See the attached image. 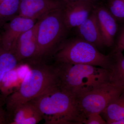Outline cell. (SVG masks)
<instances>
[{
	"label": "cell",
	"mask_w": 124,
	"mask_h": 124,
	"mask_svg": "<svg viewBox=\"0 0 124 124\" xmlns=\"http://www.w3.org/2000/svg\"><path fill=\"white\" fill-rule=\"evenodd\" d=\"M55 62L88 64L110 69L112 55H104L81 38L65 40L53 55Z\"/></svg>",
	"instance_id": "cell-4"
},
{
	"label": "cell",
	"mask_w": 124,
	"mask_h": 124,
	"mask_svg": "<svg viewBox=\"0 0 124 124\" xmlns=\"http://www.w3.org/2000/svg\"><path fill=\"white\" fill-rule=\"evenodd\" d=\"M58 85L77 100L94 89L110 83V71L88 64L55 62Z\"/></svg>",
	"instance_id": "cell-1"
},
{
	"label": "cell",
	"mask_w": 124,
	"mask_h": 124,
	"mask_svg": "<svg viewBox=\"0 0 124 124\" xmlns=\"http://www.w3.org/2000/svg\"><path fill=\"white\" fill-rule=\"evenodd\" d=\"M40 111L46 124H82L77 100L58 85L31 100Z\"/></svg>",
	"instance_id": "cell-2"
},
{
	"label": "cell",
	"mask_w": 124,
	"mask_h": 124,
	"mask_svg": "<svg viewBox=\"0 0 124 124\" xmlns=\"http://www.w3.org/2000/svg\"><path fill=\"white\" fill-rule=\"evenodd\" d=\"M108 10L116 20H124V0H110Z\"/></svg>",
	"instance_id": "cell-18"
},
{
	"label": "cell",
	"mask_w": 124,
	"mask_h": 124,
	"mask_svg": "<svg viewBox=\"0 0 124 124\" xmlns=\"http://www.w3.org/2000/svg\"><path fill=\"white\" fill-rule=\"evenodd\" d=\"M6 111L7 124H36L43 119L41 113L31 101Z\"/></svg>",
	"instance_id": "cell-11"
},
{
	"label": "cell",
	"mask_w": 124,
	"mask_h": 124,
	"mask_svg": "<svg viewBox=\"0 0 124 124\" xmlns=\"http://www.w3.org/2000/svg\"><path fill=\"white\" fill-rule=\"evenodd\" d=\"M77 28L80 38L97 49L105 46L94 8L88 18Z\"/></svg>",
	"instance_id": "cell-13"
},
{
	"label": "cell",
	"mask_w": 124,
	"mask_h": 124,
	"mask_svg": "<svg viewBox=\"0 0 124 124\" xmlns=\"http://www.w3.org/2000/svg\"><path fill=\"white\" fill-rule=\"evenodd\" d=\"M62 5L58 0H20L18 15L38 20Z\"/></svg>",
	"instance_id": "cell-9"
},
{
	"label": "cell",
	"mask_w": 124,
	"mask_h": 124,
	"mask_svg": "<svg viewBox=\"0 0 124 124\" xmlns=\"http://www.w3.org/2000/svg\"><path fill=\"white\" fill-rule=\"evenodd\" d=\"M61 2H71V1H88L92 2L93 0H58Z\"/></svg>",
	"instance_id": "cell-22"
},
{
	"label": "cell",
	"mask_w": 124,
	"mask_h": 124,
	"mask_svg": "<svg viewBox=\"0 0 124 124\" xmlns=\"http://www.w3.org/2000/svg\"><path fill=\"white\" fill-rule=\"evenodd\" d=\"M122 91L111 83H108L82 95L78 99L77 102L84 120L90 114H101Z\"/></svg>",
	"instance_id": "cell-6"
},
{
	"label": "cell",
	"mask_w": 124,
	"mask_h": 124,
	"mask_svg": "<svg viewBox=\"0 0 124 124\" xmlns=\"http://www.w3.org/2000/svg\"><path fill=\"white\" fill-rule=\"evenodd\" d=\"M61 3L63 18L68 30L79 26L88 18L94 8L92 2L90 1Z\"/></svg>",
	"instance_id": "cell-8"
},
{
	"label": "cell",
	"mask_w": 124,
	"mask_h": 124,
	"mask_svg": "<svg viewBox=\"0 0 124 124\" xmlns=\"http://www.w3.org/2000/svg\"><path fill=\"white\" fill-rule=\"evenodd\" d=\"M100 31L105 46L111 47L115 43L117 31L116 20L108 10L103 6L94 8Z\"/></svg>",
	"instance_id": "cell-12"
},
{
	"label": "cell",
	"mask_w": 124,
	"mask_h": 124,
	"mask_svg": "<svg viewBox=\"0 0 124 124\" xmlns=\"http://www.w3.org/2000/svg\"><path fill=\"white\" fill-rule=\"evenodd\" d=\"M37 20L34 26L22 33L18 38L11 51L19 62L26 59H34L37 50Z\"/></svg>",
	"instance_id": "cell-10"
},
{
	"label": "cell",
	"mask_w": 124,
	"mask_h": 124,
	"mask_svg": "<svg viewBox=\"0 0 124 124\" xmlns=\"http://www.w3.org/2000/svg\"><path fill=\"white\" fill-rule=\"evenodd\" d=\"M101 113L108 124L124 119V90L111 102Z\"/></svg>",
	"instance_id": "cell-15"
},
{
	"label": "cell",
	"mask_w": 124,
	"mask_h": 124,
	"mask_svg": "<svg viewBox=\"0 0 124 124\" xmlns=\"http://www.w3.org/2000/svg\"><path fill=\"white\" fill-rule=\"evenodd\" d=\"M122 51L113 50L111 53L112 64L110 71V83L124 90V55Z\"/></svg>",
	"instance_id": "cell-14"
},
{
	"label": "cell",
	"mask_w": 124,
	"mask_h": 124,
	"mask_svg": "<svg viewBox=\"0 0 124 124\" xmlns=\"http://www.w3.org/2000/svg\"><path fill=\"white\" fill-rule=\"evenodd\" d=\"M110 124H124V119L113 121Z\"/></svg>",
	"instance_id": "cell-23"
},
{
	"label": "cell",
	"mask_w": 124,
	"mask_h": 124,
	"mask_svg": "<svg viewBox=\"0 0 124 124\" xmlns=\"http://www.w3.org/2000/svg\"><path fill=\"white\" fill-rule=\"evenodd\" d=\"M114 50L121 51L124 50V27L118 37Z\"/></svg>",
	"instance_id": "cell-21"
},
{
	"label": "cell",
	"mask_w": 124,
	"mask_h": 124,
	"mask_svg": "<svg viewBox=\"0 0 124 124\" xmlns=\"http://www.w3.org/2000/svg\"><path fill=\"white\" fill-rule=\"evenodd\" d=\"M31 67L19 88L6 97V109L29 101L58 85L53 66L37 62Z\"/></svg>",
	"instance_id": "cell-3"
},
{
	"label": "cell",
	"mask_w": 124,
	"mask_h": 124,
	"mask_svg": "<svg viewBox=\"0 0 124 124\" xmlns=\"http://www.w3.org/2000/svg\"><path fill=\"white\" fill-rule=\"evenodd\" d=\"M18 62L11 51L6 50L0 45V90L5 76L15 69Z\"/></svg>",
	"instance_id": "cell-16"
},
{
	"label": "cell",
	"mask_w": 124,
	"mask_h": 124,
	"mask_svg": "<svg viewBox=\"0 0 124 124\" xmlns=\"http://www.w3.org/2000/svg\"><path fill=\"white\" fill-rule=\"evenodd\" d=\"M5 104L6 97L0 94V124H7V113Z\"/></svg>",
	"instance_id": "cell-20"
},
{
	"label": "cell",
	"mask_w": 124,
	"mask_h": 124,
	"mask_svg": "<svg viewBox=\"0 0 124 124\" xmlns=\"http://www.w3.org/2000/svg\"><path fill=\"white\" fill-rule=\"evenodd\" d=\"M20 0H2L0 2V28L18 15Z\"/></svg>",
	"instance_id": "cell-17"
},
{
	"label": "cell",
	"mask_w": 124,
	"mask_h": 124,
	"mask_svg": "<svg viewBox=\"0 0 124 124\" xmlns=\"http://www.w3.org/2000/svg\"><path fill=\"white\" fill-rule=\"evenodd\" d=\"M37 21L16 16L2 27L0 36V45L4 48L11 51L19 36L34 26Z\"/></svg>",
	"instance_id": "cell-7"
},
{
	"label": "cell",
	"mask_w": 124,
	"mask_h": 124,
	"mask_svg": "<svg viewBox=\"0 0 124 124\" xmlns=\"http://www.w3.org/2000/svg\"><path fill=\"white\" fill-rule=\"evenodd\" d=\"M38 22L37 50L34 59L41 62L44 58L53 55L65 40L69 30L64 23L62 7L46 15Z\"/></svg>",
	"instance_id": "cell-5"
},
{
	"label": "cell",
	"mask_w": 124,
	"mask_h": 124,
	"mask_svg": "<svg viewBox=\"0 0 124 124\" xmlns=\"http://www.w3.org/2000/svg\"><path fill=\"white\" fill-rule=\"evenodd\" d=\"M85 124H106L107 123L101 116L100 113H94L87 116L83 121Z\"/></svg>",
	"instance_id": "cell-19"
}]
</instances>
